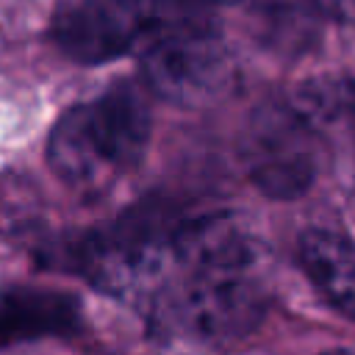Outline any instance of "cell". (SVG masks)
<instances>
[{
    "label": "cell",
    "instance_id": "cell-4",
    "mask_svg": "<svg viewBox=\"0 0 355 355\" xmlns=\"http://www.w3.org/2000/svg\"><path fill=\"white\" fill-rule=\"evenodd\" d=\"M75 261L100 291L119 300H153L172 275V230L128 216L86 236Z\"/></svg>",
    "mask_w": 355,
    "mask_h": 355
},
{
    "label": "cell",
    "instance_id": "cell-5",
    "mask_svg": "<svg viewBox=\"0 0 355 355\" xmlns=\"http://www.w3.org/2000/svg\"><path fill=\"white\" fill-rule=\"evenodd\" d=\"M166 0H61L53 14V39L75 61L103 64L144 47L169 25Z\"/></svg>",
    "mask_w": 355,
    "mask_h": 355
},
{
    "label": "cell",
    "instance_id": "cell-7",
    "mask_svg": "<svg viewBox=\"0 0 355 355\" xmlns=\"http://www.w3.org/2000/svg\"><path fill=\"white\" fill-rule=\"evenodd\" d=\"M297 258L316 291L355 319V244L327 227H308L300 236Z\"/></svg>",
    "mask_w": 355,
    "mask_h": 355
},
{
    "label": "cell",
    "instance_id": "cell-3",
    "mask_svg": "<svg viewBox=\"0 0 355 355\" xmlns=\"http://www.w3.org/2000/svg\"><path fill=\"white\" fill-rule=\"evenodd\" d=\"M141 75L158 97L197 108L222 100L233 89L236 58L214 31L178 22L141 47Z\"/></svg>",
    "mask_w": 355,
    "mask_h": 355
},
{
    "label": "cell",
    "instance_id": "cell-1",
    "mask_svg": "<svg viewBox=\"0 0 355 355\" xmlns=\"http://www.w3.org/2000/svg\"><path fill=\"white\" fill-rule=\"evenodd\" d=\"M150 128L139 92L119 83L61 114L50 133L47 161L67 186L100 191L141 161Z\"/></svg>",
    "mask_w": 355,
    "mask_h": 355
},
{
    "label": "cell",
    "instance_id": "cell-6",
    "mask_svg": "<svg viewBox=\"0 0 355 355\" xmlns=\"http://www.w3.org/2000/svg\"><path fill=\"white\" fill-rule=\"evenodd\" d=\"M252 178L261 191L294 197L313 180V158L305 144L302 122L266 119L252 139Z\"/></svg>",
    "mask_w": 355,
    "mask_h": 355
},
{
    "label": "cell",
    "instance_id": "cell-9",
    "mask_svg": "<svg viewBox=\"0 0 355 355\" xmlns=\"http://www.w3.org/2000/svg\"><path fill=\"white\" fill-rule=\"evenodd\" d=\"M319 11H324L330 19L355 28V0H313Z\"/></svg>",
    "mask_w": 355,
    "mask_h": 355
},
{
    "label": "cell",
    "instance_id": "cell-8",
    "mask_svg": "<svg viewBox=\"0 0 355 355\" xmlns=\"http://www.w3.org/2000/svg\"><path fill=\"white\" fill-rule=\"evenodd\" d=\"M75 322L72 297L53 291H6L0 294V344L28 336L64 330Z\"/></svg>",
    "mask_w": 355,
    "mask_h": 355
},
{
    "label": "cell",
    "instance_id": "cell-2",
    "mask_svg": "<svg viewBox=\"0 0 355 355\" xmlns=\"http://www.w3.org/2000/svg\"><path fill=\"white\" fill-rule=\"evenodd\" d=\"M261 263H183L153 297V316L169 336L191 344L244 338L266 311Z\"/></svg>",
    "mask_w": 355,
    "mask_h": 355
}]
</instances>
